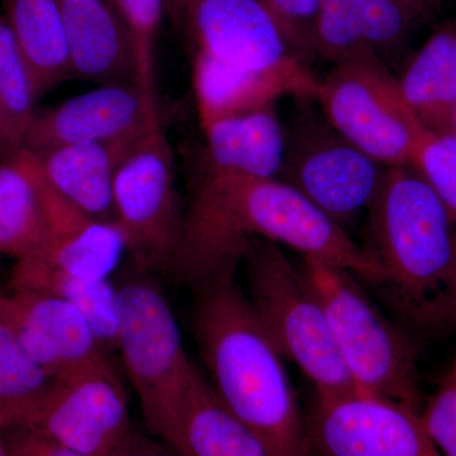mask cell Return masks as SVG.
<instances>
[{"mask_svg": "<svg viewBox=\"0 0 456 456\" xmlns=\"http://www.w3.org/2000/svg\"><path fill=\"white\" fill-rule=\"evenodd\" d=\"M255 239L287 246L375 285L386 273L368 248L281 179L256 178L203 160L184 208L176 266L189 284L235 275Z\"/></svg>", "mask_w": 456, "mask_h": 456, "instance_id": "cell-1", "label": "cell"}, {"mask_svg": "<svg viewBox=\"0 0 456 456\" xmlns=\"http://www.w3.org/2000/svg\"><path fill=\"white\" fill-rule=\"evenodd\" d=\"M191 326L224 406L256 435L270 456H314L307 419L283 364L235 277L194 290Z\"/></svg>", "mask_w": 456, "mask_h": 456, "instance_id": "cell-2", "label": "cell"}, {"mask_svg": "<svg viewBox=\"0 0 456 456\" xmlns=\"http://www.w3.org/2000/svg\"><path fill=\"white\" fill-rule=\"evenodd\" d=\"M368 212L384 287L415 316L446 317L456 222L428 180L413 167H387Z\"/></svg>", "mask_w": 456, "mask_h": 456, "instance_id": "cell-3", "label": "cell"}, {"mask_svg": "<svg viewBox=\"0 0 456 456\" xmlns=\"http://www.w3.org/2000/svg\"><path fill=\"white\" fill-rule=\"evenodd\" d=\"M44 183L46 236L31 254L16 260L9 289L60 297L82 312L93 329L106 330L116 320L110 275L126 254L121 231L114 222L89 217L45 178Z\"/></svg>", "mask_w": 456, "mask_h": 456, "instance_id": "cell-4", "label": "cell"}, {"mask_svg": "<svg viewBox=\"0 0 456 456\" xmlns=\"http://www.w3.org/2000/svg\"><path fill=\"white\" fill-rule=\"evenodd\" d=\"M114 285L117 349L139 398L146 428L164 440L200 371L189 359L176 318L154 273L130 263Z\"/></svg>", "mask_w": 456, "mask_h": 456, "instance_id": "cell-5", "label": "cell"}, {"mask_svg": "<svg viewBox=\"0 0 456 456\" xmlns=\"http://www.w3.org/2000/svg\"><path fill=\"white\" fill-rule=\"evenodd\" d=\"M242 263L248 278L246 296L255 314L281 355L310 380L316 398L358 391L336 347L322 305L283 248L255 239Z\"/></svg>", "mask_w": 456, "mask_h": 456, "instance_id": "cell-6", "label": "cell"}, {"mask_svg": "<svg viewBox=\"0 0 456 456\" xmlns=\"http://www.w3.org/2000/svg\"><path fill=\"white\" fill-rule=\"evenodd\" d=\"M303 274L329 321L332 338L356 389L419 408L415 347L362 290L355 275L305 259Z\"/></svg>", "mask_w": 456, "mask_h": 456, "instance_id": "cell-7", "label": "cell"}, {"mask_svg": "<svg viewBox=\"0 0 456 456\" xmlns=\"http://www.w3.org/2000/svg\"><path fill=\"white\" fill-rule=\"evenodd\" d=\"M9 428L38 432L84 456H112L134 435L110 362L55 378L31 397L0 402V431Z\"/></svg>", "mask_w": 456, "mask_h": 456, "instance_id": "cell-8", "label": "cell"}, {"mask_svg": "<svg viewBox=\"0 0 456 456\" xmlns=\"http://www.w3.org/2000/svg\"><path fill=\"white\" fill-rule=\"evenodd\" d=\"M314 102L342 137L386 167H413L430 132L378 57L334 66L320 79Z\"/></svg>", "mask_w": 456, "mask_h": 456, "instance_id": "cell-9", "label": "cell"}, {"mask_svg": "<svg viewBox=\"0 0 456 456\" xmlns=\"http://www.w3.org/2000/svg\"><path fill=\"white\" fill-rule=\"evenodd\" d=\"M116 221L131 263L170 274L184 207L176 187L175 159L161 125L134 145L114 176Z\"/></svg>", "mask_w": 456, "mask_h": 456, "instance_id": "cell-10", "label": "cell"}, {"mask_svg": "<svg viewBox=\"0 0 456 456\" xmlns=\"http://www.w3.org/2000/svg\"><path fill=\"white\" fill-rule=\"evenodd\" d=\"M284 126L285 151L278 179L344 226L368 211L387 167L327 122L322 112L299 107Z\"/></svg>", "mask_w": 456, "mask_h": 456, "instance_id": "cell-11", "label": "cell"}, {"mask_svg": "<svg viewBox=\"0 0 456 456\" xmlns=\"http://www.w3.org/2000/svg\"><path fill=\"white\" fill-rule=\"evenodd\" d=\"M307 425L314 456H441L419 408L358 391L314 397Z\"/></svg>", "mask_w": 456, "mask_h": 456, "instance_id": "cell-12", "label": "cell"}, {"mask_svg": "<svg viewBox=\"0 0 456 456\" xmlns=\"http://www.w3.org/2000/svg\"><path fill=\"white\" fill-rule=\"evenodd\" d=\"M163 122L158 97L137 84H106L44 110H36L23 149L118 139Z\"/></svg>", "mask_w": 456, "mask_h": 456, "instance_id": "cell-13", "label": "cell"}, {"mask_svg": "<svg viewBox=\"0 0 456 456\" xmlns=\"http://www.w3.org/2000/svg\"><path fill=\"white\" fill-rule=\"evenodd\" d=\"M0 316L51 379L110 362L88 320L60 297L26 290L0 293Z\"/></svg>", "mask_w": 456, "mask_h": 456, "instance_id": "cell-14", "label": "cell"}, {"mask_svg": "<svg viewBox=\"0 0 456 456\" xmlns=\"http://www.w3.org/2000/svg\"><path fill=\"white\" fill-rule=\"evenodd\" d=\"M191 82L202 128L275 106L284 97L316 98L320 77L296 56L261 70H244L194 53Z\"/></svg>", "mask_w": 456, "mask_h": 456, "instance_id": "cell-15", "label": "cell"}, {"mask_svg": "<svg viewBox=\"0 0 456 456\" xmlns=\"http://www.w3.org/2000/svg\"><path fill=\"white\" fill-rule=\"evenodd\" d=\"M183 23L196 53L261 70L294 56L260 0H183Z\"/></svg>", "mask_w": 456, "mask_h": 456, "instance_id": "cell-16", "label": "cell"}, {"mask_svg": "<svg viewBox=\"0 0 456 456\" xmlns=\"http://www.w3.org/2000/svg\"><path fill=\"white\" fill-rule=\"evenodd\" d=\"M159 125L118 139L29 152L44 178L60 196L89 217L114 222L113 184L117 170L134 145Z\"/></svg>", "mask_w": 456, "mask_h": 456, "instance_id": "cell-17", "label": "cell"}, {"mask_svg": "<svg viewBox=\"0 0 456 456\" xmlns=\"http://www.w3.org/2000/svg\"><path fill=\"white\" fill-rule=\"evenodd\" d=\"M71 75L88 82L137 84L128 27L112 0H60Z\"/></svg>", "mask_w": 456, "mask_h": 456, "instance_id": "cell-18", "label": "cell"}, {"mask_svg": "<svg viewBox=\"0 0 456 456\" xmlns=\"http://www.w3.org/2000/svg\"><path fill=\"white\" fill-rule=\"evenodd\" d=\"M164 441L180 456H270L200 373Z\"/></svg>", "mask_w": 456, "mask_h": 456, "instance_id": "cell-19", "label": "cell"}, {"mask_svg": "<svg viewBox=\"0 0 456 456\" xmlns=\"http://www.w3.org/2000/svg\"><path fill=\"white\" fill-rule=\"evenodd\" d=\"M399 92L419 121L432 132H449L456 110V18L446 20L406 60Z\"/></svg>", "mask_w": 456, "mask_h": 456, "instance_id": "cell-20", "label": "cell"}, {"mask_svg": "<svg viewBox=\"0 0 456 456\" xmlns=\"http://www.w3.org/2000/svg\"><path fill=\"white\" fill-rule=\"evenodd\" d=\"M40 99L73 77L60 0H4V14Z\"/></svg>", "mask_w": 456, "mask_h": 456, "instance_id": "cell-21", "label": "cell"}, {"mask_svg": "<svg viewBox=\"0 0 456 456\" xmlns=\"http://www.w3.org/2000/svg\"><path fill=\"white\" fill-rule=\"evenodd\" d=\"M204 159L256 178L278 179L285 151L284 123L275 107L204 128Z\"/></svg>", "mask_w": 456, "mask_h": 456, "instance_id": "cell-22", "label": "cell"}, {"mask_svg": "<svg viewBox=\"0 0 456 456\" xmlns=\"http://www.w3.org/2000/svg\"><path fill=\"white\" fill-rule=\"evenodd\" d=\"M45 183L31 152L0 158V254L20 260L46 236Z\"/></svg>", "mask_w": 456, "mask_h": 456, "instance_id": "cell-23", "label": "cell"}, {"mask_svg": "<svg viewBox=\"0 0 456 456\" xmlns=\"http://www.w3.org/2000/svg\"><path fill=\"white\" fill-rule=\"evenodd\" d=\"M38 98L7 20L0 16V158L25 147Z\"/></svg>", "mask_w": 456, "mask_h": 456, "instance_id": "cell-24", "label": "cell"}, {"mask_svg": "<svg viewBox=\"0 0 456 456\" xmlns=\"http://www.w3.org/2000/svg\"><path fill=\"white\" fill-rule=\"evenodd\" d=\"M359 7L369 50L387 68L401 62L413 31L426 18L401 0H359Z\"/></svg>", "mask_w": 456, "mask_h": 456, "instance_id": "cell-25", "label": "cell"}, {"mask_svg": "<svg viewBox=\"0 0 456 456\" xmlns=\"http://www.w3.org/2000/svg\"><path fill=\"white\" fill-rule=\"evenodd\" d=\"M314 53L334 66L377 57L362 37L359 0H321Z\"/></svg>", "mask_w": 456, "mask_h": 456, "instance_id": "cell-26", "label": "cell"}, {"mask_svg": "<svg viewBox=\"0 0 456 456\" xmlns=\"http://www.w3.org/2000/svg\"><path fill=\"white\" fill-rule=\"evenodd\" d=\"M130 31L136 59L137 83L146 92L155 93L156 40L167 0H113Z\"/></svg>", "mask_w": 456, "mask_h": 456, "instance_id": "cell-27", "label": "cell"}, {"mask_svg": "<svg viewBox=\"0 0 456 456\" xmlns=\"http://www.w3.org/2000/svg\"><path fill=\"white\" fill-rule=\"evenodd\" d=\"M51 380L28 355L14 330L0 316V402L31 397Z\"/></svg>", "mask_w": 456, "mask_h": 456, "instance_id": "cell-28", "label": "cell"}, {"mask_svg": "<svg viewBox=\"0 0 456 456\" xmlns=\"http://www.w3.org/2000/svg\"><path fill=\"white\" fill-rule=\"evenodd\" d=\"M413 167L421 173L456 222V136L450 132H428Z\"/></svg>", "mask_w": 456, "mask_h": 456, "instance_id": "cell-29", "label": "cell"}, {"mask_svg": "<svg viewBox=\"0 0 456 456\" xmlns=\"http://www.w3.org/2000/svg\"><path fill=\"white\" fill-rule=\"evenodd\" d=\"M281 29L290 53L310 62L314 59V32L321 0H260Z\"/></svg>", "mask_w": 456, "mask_h": 456, "instance_id": "cell-30", "label": "cell"}, {"mask_svg": "<svg viewBox=\"0 0 456 456\" xmlns=\"http://www.w3.org/2000/svg\"><path fill=\"white\" fill-rule=\"evenodd\" d=\"M419 416L441 456H456V354L439 389Z\"/></svg>", "mask_w": 456, "mask_h": 456, "instance_id": "cell-31", "label": "cell"}, {"mask_svg": "<svg viewBox=\"0 0 456 456\" xmlns=\"http://www.w3.org/2000/svg\"><path fill=\"white\" fill-rule=\"evenodd\" d=\"M4 441L9 456H84L27 428H9Z\"/></svg>", "mask_w": 456, "mask_h": 456, "instance_id": "cell-32", "label": "cell"}, {"mask_svg": "<svg viewBox=\"0 0 456 456\" xmlns=\"http://www.w3.org/2000/svg\"><path fill=\"white\" fill-rule=\"evenodd\" d=\"M112 456H180L178 452L167 445V449L156 446L154 444L145 443L137 439L132 435L130 440L122 446L118 452H114Z\"/></svg>", "mask_w": 456, "mask_h": 456, "instance_id": "cell-33", "label": "cell"}, {"mask_svg": "<svg viewBox=\"0 0 456 456\" xmlns=\"http://www.w3.org/2000/svg\"><path fill=\"white\" fill-rule=\"evenodd\" d=\"M446 318L456 329V236L454 261H452V275H450L448 296H446Z\"/></svg>", "mask_w": 456, "mask_h": 456, "instance_id": "cell-34", "label": "cell"}, {"mask_svg": "<svg viewBox=\"0 0 456 456\" xmlns=\"http://www.w3.org/2000/svg\"><path fill=\"white\" fill-rule=\"evenodd\" d=\"M167 11L169 12L173 20L178 22L182 17L183 12V0H167Z\"/></svg>", "mask_w": 456, "mask_h": 456, "instance_id": "cell-35", "label": "cell"}, {"mask_svg": "<svg viewBox=\"0 0 456 456\" xmlns=\"http://www.w3.org/2000/svg\"><path fill=\"white\" fill-rule=\"evenodd\" d=\"M0 456H9L7 449H5L4 441L2 439V435H0Z\"/></svg>", "mask_w": 456, "mask_h": 456, "instance_id": "cell-36", "label": "cell"}, {"mask_svg": "<svg viewBox=\"0 0 456 456\" xmlns=\"http://www.w3.org/2000/svg\"><path fill=\"white\" fill-rule=\"evenodd\" d=\"M450 134H455L456 136V110L454 112V116H452V126H450Z\"/></svg>", "mask_w": 456, "mask_h": 456, "instance_id": "cell-37", "label": "cell"}, {"mask_svg": "<svg viewBox=\"0 0 456 456\" xmlns=\"http://www.w3.org/2000/svg\"><path fill=\"white\" fill-rule=\"evenodd\" d=\"M425 2L428 3V7H430L432 11V9H434L435 7H436L437 4H439L440 0H425Z\"/></svg>", "mask_w": 456, "mask_h": 456, "instance_id": "cell-38", "label": "cell"}, {"mask_svg": "<svg viewBox=\"0 0 456 456\" xmlns=\"http://www.w3.org/2000/svg\"><path fill=\"white\" fill-rule=\"evenodd\" d=\"M419 2L424 3V4L426 5V7H428V9H430V11H431V8H430V7H428V3H426V2H425V0H419Z\"/></svg>", "mask_w": 456, "mask_h": 456, "instance_id": "cell-39", "label": "cell"}, {"mask_svg": "<svg viewBox=\"0 0 456 456\" xmlns=\"http://www.w3.org/2000/svg\"><path fill=\"white\" fill-rule=\"evenodd\" d=\"M112 2H113V0H112ZM113 4H114V3H113Z\"/></svg>", "mask_w": 456, "mask_h": 456, "instance_id": "cell-40", "label": "cell"}]
</instances>
